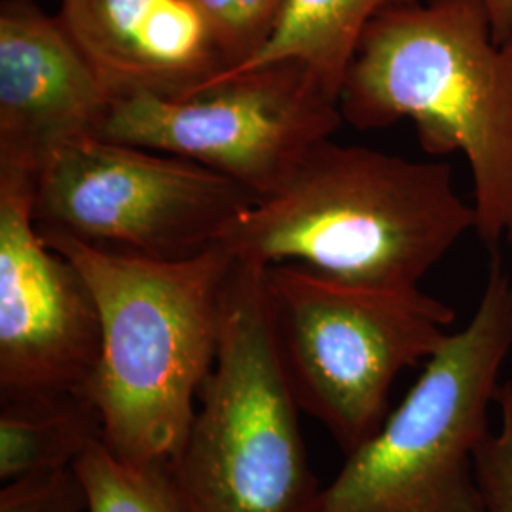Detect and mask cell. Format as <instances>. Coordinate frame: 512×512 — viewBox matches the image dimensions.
<instances>
[{"label":"cell","instance_id":"obj_3","mask_svg":"<svg viewBox=\"0 0 512 512\" xmlns=\"http://www.w3.org/2000/svg\"><path fill=\"white\" fill-rule=\"evenodd\" d=\"M38 234L86 277L101 313L93 399L103 439L120 458L173 463L215 365L234 256L213 247L184 260H154Z\"/></svg>","mask_w":512,"mask_h":512},{"label":"cell","instance_id":"obj_9","mask_svg":"<svg viewBox=\"0 0 512 512\" xmlns=\"http://www.w3.org/2000/svg\"><path fill=\"white\" fill-rule=\"evenodd\" d=\"M35 177L0 167V404L90 393L103 349L95 296L38 234Z\"/></svg>","mask_w":512,"mask_h":512},{"label":"cell","instance_id":"obj_14","mask_svg":"<svg viewBox=\"0 0 512 512\" xmlns=\"http://www.w3.org/2000/svg\"><path fill=\"white\" fill-rule=\"evenodd\" d=\"M73 467L86 494V512H186L171 463L129 461L97 439Z\"/></svg>","mask_w":512,"mask_h":512},{"label":"cell","instance_id":"obj_11","mask_svg":"<svg viewBox=\"0 0 512 512\" xmlns=\"http://www.w3.org/2000/svg\"><path fill=\"white\" fill-rule=\"evenodd\" d=\"M57 18L112 103L137 93L192 95L226 71L190 0H61Z\"/></svg>","mask_w":512,"mask_h":512},{"label":"cell","instance_id":"obj_2","mask_svg":"<svg viewBox=\"0 0 512 512\" xmlns=\"http://www.w3.org/2000/svg\"><path fill=\"white\" fill-rule=\"evenodd\" d=\"M338 107L357 129L408 118L433 156L461 152L476 232L512 241V37L499 42L478 0L397 4L366 29Z\"/></svg>","mask_w":512,"mask_h":512},{"label":"cell","instance_id":"obj_8","mask_svg":"<svg viewBox=\"0 0 512 512\" xmlns=\"http://www.w3.org/2000/svg\"><path fill=\"white\" fill-rule=\"evenodd\" d=\"M342 122L338 99L304 65L281 61L184 97L116 99L99 137L205 165L262 200Z\"/></svg>","mask_w":512,"mask_h":512},{"label":"cell","instance_id":"obj_1","mask_svg":"<svg viewBox=\"0 0 512 512\" xmlns=\"http://www.w3.org/2000/svg\"><path fill=\"white\" fill-rule=\"evenodd\" d=\"M471 230L475 207L461 200L450 165L327 139L217 247L266 268L296 264L351 283L420 287Z\"/></svg>","mask_w":512,"mask_h":512},{"label":"cell","instance_id":"obj_6","mask_svg":"<svg viewBox=\"0 0 512 512\" xmlns=\"http://www.w3.org/2000/svg\"><path fill=\"white\" fill-rule=\"evenodd\" d=\"M275 344L300 412L351 456L387 420L397 376L427 361L456 311L420 287H376L296 264L266 270Z\"/></svg>","mask_w":512,"mask_h":512},{"label":"cell","instance_id":"obj_7","mask_svg":"<svg viewBox=\"0 0 512 512\" xmlns=\"http://www.w3.org/2000/svg\"><path fill=\"white\" fill-rule=\"evenodd\" d=\"M241 184L181 156L86 137L35 177L38 232L101 251L184 260L219 245L255 203Z\"/></svg>","mask_w":512,"mask_h":512},{"label":"cell","instance_id":"obj_18","mask_svg":"<svg viewBox=\"0 0 512 512\" xmlns=\"http://www.w3.org/2000/svg\"><path fill=\"white\" fill-rule=\"evenodd\" d=\"M492 21L494 35L499 42L512 37V0H478Z\"/></svg>","mask_w":512,"mask_h":512},{"label":"cell","instance_id":"obj_10","mask_svg":"<svg viewBox=\"0 0 512 512\" xmlns=\"http://www.w3.org/2000/svg\"><path fill=\"white\" fill-rule=\"evenodd\" d=\"M112 97L63 23L33 0L0 4V167L37 177L57 150L99 137Z\"/></svg>","mask_w":512,"mask_h":512},{"label":"cell","instance_id":"obj_4","mask_svg":"<svg viewBox=\"0 0 512 512\" xmlns=\"http://www.w3.org/2000/svg\"><path fill=\"white\" fill-rule=\"evenodd\" d=\"M266 266L234 260L215 365L171 463L186 512H321L294 401L275 344Z\"/></svg>","mask_w":512,"mask_h":512},{"label":"cell","instance_id":"obj_15","mask_svg":"<svg viewBox=\"0 0 512 512\" xmlns=\"http://www.w3.org/2000/svg\"><path fill=\"white\" fill-rule=\"evenodd\" d=\"M202 14L226 71L247 63L270 40L285 0H190ZM220 73V74H224ZM217 78V76H215Z\"/></svg>","mask_w":512,"mask_h":512},{"label":"cell","instance_id":"obj_12","mask_svg":"<svg viewBox=\"0 0 512 512\" xmlns=\"http://www.w3.org/2000/svg\"><path fill=\"white\" fill-rule=\"evenodd\" d=\"M404 0H285L264 48L230 74L262 65L298 61L336 99L370 23ZM215 80V78H213ZM211 80V82H213Z\"/></svg>","mask_w":512,"mask_h":512},{"label":"cell","instance_id":"obj_13","mask_svg":"<svg viewBox=\"0 0 512 512\" xmlns=\"http://www.w3.org/2000/svg\"><path fill=\"white\" fill-rule=\"evenodd\" d=\"M103 439V421L90 393L0 404V480L73 467Z\"/></svg>","mask_w":512,"mask_h":512},{"label":"cell","instance_id":"obj_16","mask_svg":"<svg viewBox=\"0 0 512 512\" xmlns=\"http://www.w3.org/2000/svg\"><path fill=\"white\" fill-rule=\"evenodd\" d=\"M499 425L488 431L476 452V475L486 512H512V384L501 385L495 397Z\"/></svg>","mask_w":512,"mask_h":512},{"label":"cell","instance_id":"obj_5","mask_svg":"<svg viewBox=\"0 0 512 512\" xmlns=\"http://www.w3.org/2000/svg\"><path fill=\"white\" fill-rule=\"evenodd\" d=\"M512 349V277L492 260L465 329L450 332L382 429L323 488L321 512H486L476 452Z\"/></svg>","mask_w":512,"mask_h":512},{"label":"cell","instance_id":"obj_17","mask_svg":"<svg viewBox=\"0 0 512 512\" xmlns=\"http://www.w3.org/2000/svg\"><path fill=\"white\" fill-rule=\"evenodd\" d=\"M0 512H86V494L74 467L4 482Z\"/></svg>","mask_w":512,"mask_h":512}]
</instances>
